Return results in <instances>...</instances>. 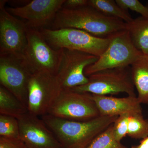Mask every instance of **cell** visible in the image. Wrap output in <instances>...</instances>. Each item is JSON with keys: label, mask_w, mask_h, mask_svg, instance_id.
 Segmentation results:
<instances>
[{"label": "cell", "mask_w": 148, "mask_h": 148, "mask_svg": "<svg viewBox=\"0 0 148 148\" xmlns=\"http://www.w3.org/2000/svg\"><path fill=\"white\" fill-rule=\"evenodd\" d=\"M51 29L74 28L95 36L108 38L126 29V23L107 16L89 5L76 9L63 7L51 23Z\"/></svg>", "instance_id": "1"}, {"label": "cell", "mask_w": 148, "mask_h": 148, "mask_svg": "<svg viewBox=\"0 0 148 148\" xmlns=\"http://www.w3.org/2000/svg\"><path fill=\"white\" fill-rule=\"evenodd\" d=\"M119 116H99L86 121L62 119L46 114L41 116L59 142L61 148H86Z\"/></svg>", "instance_id": "2"}, {"label": "cell", "mask_w": 148, "mask_h": 148, "mask_svg": "<svg viewBox=\"0 0 148 148\" xmlns=\"http://www.w3.org/2000/svg\"><path fill=\"white\" fill-rule=\"evenodd\" d=\"M40 32L48 43L54 49L79 51L98 57L106 50L113 36L99 38L74 28H43Z\"/></svg>", "instance_id": "3"}, {"label": "cell", "mask_w": 148, "mask_h": 148, "mask_svg": "<svg viewBox=\"0 0 148 148\" xmlns=\"http://www.w3.org/2000/svg\"><path fill=\"white\" fill-rule=\"evenodd\" d=\"M88 77L87 84L70 90L97 95H116L124 92L130 96H137L130 66L103 70Z\"/></svg>", "instance_id": "4"}, {"label": "cell", "mask_w": 148, "mask_h": 148, "mask_svg": "<svg viewBox=\"0 0 148 148\" xmlns=\"http://www.w3.org/2000/svg\"><path fill=\"white\" fill-rule=\"evenodd\" d=\"M143 53L136 48L126 29L117 33L98 60L84 71L86 76L108 69L130 66Z\"/></svg>", "instance_id": "5"}, {"label": "cell", "mask_w": 148, "mask_h": 148, "mask_svg": "<svg viewBox=\"0 0 148 148\" xmlns=\"http://www.w3.org/2000/svg\"><path fill=\"white\" fill-rule=\"evenodd\" d=\"M52 116L75 121H86L100 115L90 94L61 89L48 112Z\"/></svg>", "instance_id": "6"}, {"label": "cell", "mask_w": 148, "mask_h": 148, "mask_svg": "<svg viewBox=\"0 0 148 148\" xmlns=\"http://www.w3.org/2000/svg\"><path fill=\"white\" fill-rule=\"evenodd\" d=\"M27 36L28 43L24 58L32 73H45L57 75L63 49L51 47L38 29L28 28Z\"/></svg>", "instance_id": "7"}, {"label": "cell", "mask_w": 148, "mask_h": 148, "mask_svg": "<svg viewBox=\"0 0 148 148\" xmlns=\"http://www.w3.org/2000/svg\"><path fill=\"white\" fill-rule=\"evenodd\" d=\"M5 1L0 2V56L24 58L27 46L28 28L8 12Z\"/></svg>", "instance_id": "8"}, {"label": "cell", "mask_w": 148, "mask_h": 148, "mask_svg": "<svg viewBox=\"0 0 148 148\" xmlns=\"http://www.w3.org/2000/svg\"><path fill=\"white\" fill-rule=\"evenodd\" d=\"M61 90L56 75L45 73L32 74L28 86V112L38 116L47 114Z\"/></svg>", "instance_id": "9"}, {"label": "cell", "mask_w": 148, "mask_h": 148, "mask_svg": "<svg viewBox=\"0 0 148 148\" xmlns=\"http://www.w3.org/2000/svg\"><path fill=\"white\" fill-rule=\"evenodd\" d=\"M32 74L24 58L0 56L1 86L13 94L27 108L28 86Z\"/></svg>", "instance_id": "10"}, {"label": "cell", "mask_w": 148, "mask_h": 148, "mask_svg": "<svg viewBox=\"0 0 148 148\" xmlns=\"http://www.w3.org/2000/svg\"><path fill=\"white\" fill-rule=\"evenodd\" d=\"M57 75L61 89L70 90L86 84L88 77L85 69L98 60V57L79 51L64 49Z\"/></svg>", "instance_id": "11"}, {"label": "cell", "mask_w": 148, "mask_h": 148, "mask_svg": "<svg viewBox=\"0 0 148 148\" xmlns=\"http://www.w3.org/2000/svg\"><path fill=\"white\" fill-rule=\"evenodd\" d=\"M66 0H34L18 7L6 8L11 14L25 20L28 28L38 29L52 23Z\"/></svg>", "instance_id": "12"}, {"label": "cell", "mask_w": 148, "mask_h": 148, "mask_svg": "<svg viewBox=\"0 0 148 148\" xmlns=\"http://www.w3.org/2000/svg\"><path fill=\"white\" fill-rule=\"evenodd\" d=\"M38 117L28 112L17 119L20 139L27 148H61L53 132Z\"/></svg>", "instance_id": "13"}, {"label": "cell", "mask_w": 148, "mask_h": 148, "mask_svg": "<svg viewBox=\"0 0 148 148\" xmlns=\"http://www.w3.org/2000/svg\"><path fill=\"white\" fill-rule=\"evenodd\" d=\"M90 94V93H89ZM100 116H119L124 114L142 113L141 103L137 96L116 98L107 95L90 94Z\"/></svg>", "instance_id": "14"}, {"label": "cell", "mask_w": 148, "mask_h": 148, "mask_svg": "<svg viewBox=\"0 0 148 148\" xmlns=\"http://www.w3.org/2000/svg\"><path fill=\"white\" fill-rule=\"evenodd\" d=\"M130 67L137 98L141 104L148 105V55H141Z\"/></svg>", "instance_id": "15"}, {"label": "cell", "mask_w": 148, "mask_h": 148, "mask_svg": "<svg viewBox=\"0 0 148 148\" xmlns=\"http://www.w3.org/2000/svg\"><path fill=\"white\" fill-rule=\"evenodd\" d=\"M126 29L136 48L148 55V18L141 16L133 19L126 23Z\"/></svg>", "instance_id": "16"}, {"label": "cell", "mask_w": 148, "mask_h": 148, "mask_svg": "<svg viewBox=\"0 0 148 148\" xmlns=\"http://www.w3.org/2000/svg\"><path fill=\"white\" fill-rule=\"evenodd\" d=\"M24 104L2 86H0V114L18 119L28 112Z\"/></svg>", "instance_id": "17"}, {"label": "cell", "mask_w": 148, "mask_h": 148, "mask_svg": "<svg viewBox=\"0 0 148 148\" xmlns=\"http://www.w3.org/2000/svg\"><path fill=\"white\" fill-rule=\"evenodd\" d=\"M88 5L106 16L119 18L126 23L134 19L127 10L120 7L114 0H88Z\"/></svg>", "instance_id": "18"}, {"label": "cell", "mask_w": 148, "mask_h": 148, "mask_svg": "<svg viewBox=\"0 0 148 148\" xmlns=\"http://www.w3.org/2000/svg\"><path fill=\"white\" fill-rule=\"evenodd\" d=\"M127 135L135 139H143L148 137V120L145 119L142 113L130 115Z\"/></svg>", "instance_id": "19"}, {"label": "cell", "mask_w": 148, "mask_h": 148, "mask_svg": "<svg viewBox=\"0 0 148 148\" xmlns=\"http://www.w3.org/2000/svg\"><path fill=\"white\" fill-rule=\"evenodd\" d=\"M86 148H128L116 140L113 124L98 135Z\"/></svg>", "instance_id": "20"}, {"label": "cell", "mask_w": 148, "mask_h": 148, "mask_svg": "<svg viewBox=\"0 0 148 148\" xmlns=\"http://www.w3.org/2000/svg\"><path fill=\"white\" fill-rule=\"evenodd\" d=\"M0 137L20 138L19 123L17 119L0 114Z\"/></svg>", "instance_id": "21"}, {"label": "cell", "mask_w": 148, "mask_h": 148, "mask_svg": "<svg viewBox=\"0 0 148 148\" xmlns=\"http://www.w3.org/2000/svg\"><path fill=\"white\" fill-rule=\"evenodd\" d=\"M130 114H124L118 117L113 123V133L116 140L121 142L127 135Z\"/></svg>", "instance_id": "22"}, {"label": "cell", "mask_w": 148, "mask_h": 148, "mask_svg": "<svg viewBox=\"0 0 148 148\" xmlns=\"http://www.w3.org/2000/svg\"><path fill=\"white\" fill-rule=\"evenodd\" d=\"M120 7L125 10H128L140 14L142 16L148 18V7L143 4L138 0H116Z\"/></svg>", "instance_id": "23"}, {"label": "cell", "mask_w": 148, "mask_h": 148, "mask_svg": "<svg viewBox=\"0 0 148 148\" xmlns=\"http://www.w3.org/2000/svg\"><path fill=\"white\" fill-rule=\"evenodd\" d=\"M0 148H27L20 138L0 137Z\"/></svg>", "instance_id": "24"}, {"label": "cell", "mask_w": 148, "mask_h": 148, "mask_svg": "<svg viewBox=\"0 0 148 148\" xmlns=\"http://www.w3.org/2000/svg\"><path fill=\"white\" fill-rule=\"evenodd\" d=\"M88 5V0H66L63 7L76 9Z\"/></svg>", "instance_id": "25"}, {"label": "cell", "mask_w": 148, "mask_h": 148, "mask_svg": "<svg viewBox=\"0 0 148 148\" xmlns=\"http://www.w3.org/2000/svg\"><path fill=\"white\" fill-rule=\"evenodd\" d=\"M131 148H148V137L141 140L139 145L132 146Z\"/></svg>", "instance_id": "26"}]
</instances>
